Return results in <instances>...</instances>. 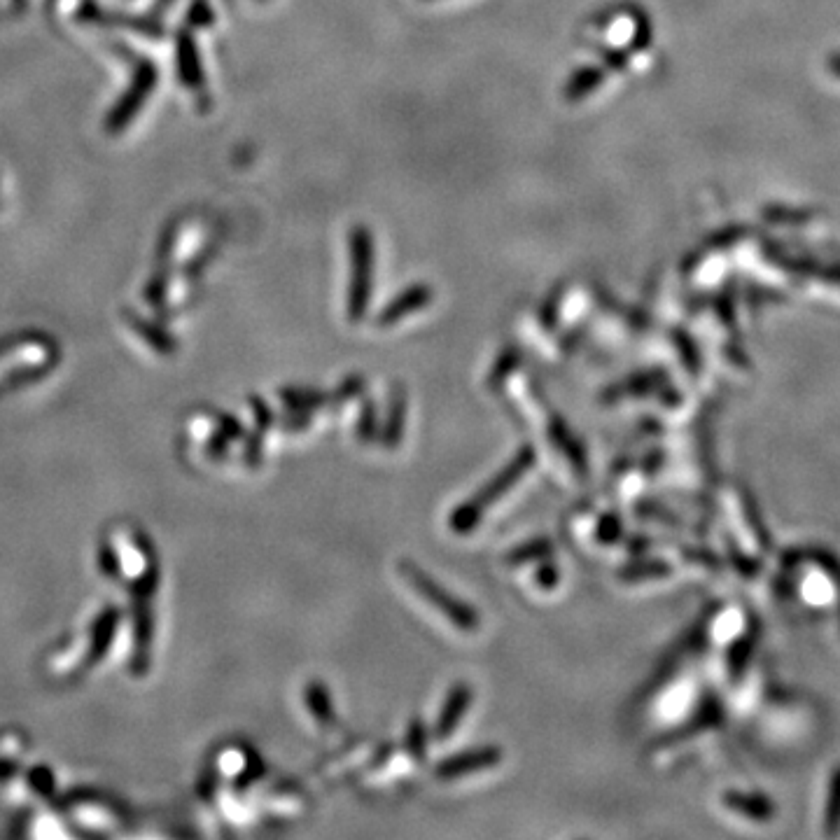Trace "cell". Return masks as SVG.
I'll list each match as a JSON object with an SVG mask.
<instances>
[{
    "label": "cell",
    "instance_id": "d6986e66",
    "mask_svg": "<svg viewBox=\"0 0 840 840\" xmlns=\"http://www.w3.org/2000/svg\"><path fill=\"white\" fill-rule=\"evenodd\" d=\"M558 579H560L558 567L553 565V563H549V560H546V563H542V567H539L537 574H535L537 586H542V588H553V586L558 584Z\"/></svg>",
    "mask_w": 840,
    "mask_h": 840
},
{
    "label": "cell",
    "instance_id": "3957f363",
    "mask_svg": "<svg viewBox=\"0 0 840 840\" xmlns=\"http://www.w3.org/2000/svg\"><path fill=\"white\" fill-rule=\"evenodd\" d=\"M399 574L406 579V584L416 588V591L420 593V598H423L425 602H430L432 607H437L455 628L467 630V633H472V630L479 628V623H481L479 612H476L472 605H467V602L455 598L451 591H446L439 581H434V577H430V574H427L423 567H418L416 563H413V560L404 558L402 563H399Z\"/></svg>",
    "mask_w": 840,
    "mask_h": 840
},
{
    "label": "cell",
    "instance_id": "7a4b0ae2",
    "mask_svg": "<svg viewBox=\"0 0 840 840\" xmlns=\"http://www.w3.org/2000/svg\"><path fill=\"white\" fill-rule=\"evenodd\" d=\"M350 280H348V320L360 322L369 308L371 287H374L376 248L371 231L364 224L350 229L348 234Z\"/></svg>",
    "mask_w": 840,
    "mask_h": 840
},
{
    "label": "cell",
    "instance_id": "ffe728a7",
    "mask_svg": "<svg viewBox=\"0 0 840 840\" xmlns=\"http://www.w3.org/2000/svg\"><path fill=\"white\" fill-rule=\"evenodd\" d=\"M308 423H311V416H308L306 411H292L290 409V413H287V416L283 418V425L292 432L304 430V427H308Z\"/></svg>",
    "mask_w": 840,
    "mask_h": 840
},
{
    "label": "cell",
    "instance_id": "5bb4252c",
    "mask_svg": "<svg viewBox=\"0 0 840 840\" xmlns=\"http://www.w3.org/2000/svg\"><path fill=\"white\" fill-rule=\"evenodd\" d=\"M665 572H668V567H665L663 563H658V560H654V563H637V565L623 567V570H619V579L621 581H642L647 577H658V574H665Z\"/></svg>",
    "mask_w": 840,
    "mask_h": 840
},
{
    "label": "cell",
    "instance_id": "8992f818",
    "mask_svg": "<svg viewBox=\"0 0 840 840\" xmlns=\"http://www.w3.org/2000/svg\"><path fill=\"white\" fill-rule=\"evenodd\" d=\"M472 698H474V691L469 684L460 682V684L453 686L451 693H448L446 700H444V705H441L437 726H434V738H437V740L451 738L455 726H458V721L465 717L469 705H472Z\"/></svg>",
    "mask_w": 840,
    "mask_h": 840
},
{
    "label": "cell",
    "instance_id": "9c48e42d",
    "mask_svg": "<svg viewBox=\"0 0 840 840\" xmlns=\"http://www.w3.org/2000/svg\"><path fill=\"white\" fill-rule=\"evenodd\" d=\"M278 395L287 404V409L306 411V413L320 409V406H325L329 402V397L325 395V392L308 390V388H285V390H280Z\"/></svg>",
    "mask_w": 840,
    "mask_h": 840
},
{
    "label": "cell",
    "instance_id": "30bf717a",
    "mask_svg": "<svg viewBox=\"0 0 840 840\" xmlns=\"http://www.w3.org/2000/svg\"><path fill=\"white\" fill-rule=\"evenodd\" d=\"M306 707L308 712L313 714L315 719L320 721V724H332L334 721V707H332V698H329V691L327 686L322 682H311L306 686Z\"/></svg>",
    "mask_w": 840,
    "mask_h": 840
},
{
    "label": "cell",
    "instance_id": "2e32d148",
    "mask_svg": "<svg viewBox=\"0 0 840 840\" xmlns=\"http://www.w3.org/2000/svg\"><path fill=\"white\" fill-rule=\"evenodd\" d=\"M362 390H364V378L362 376H348L346 381H343L339 388L334 390V395L329 397V402L343 404V402H348V399H353L355 395H360Z\"/></svg>",
    "mask_w": 840,
    "mask_h": 840
},
{
    "label": "cell",
    "instance_id": "ba28073f",
    "mask_svg": "<svg viewBox=\"0 0 840 840\" xmlns=\"http://www.w3.org/2000/svg\"><path fill=\"white\" fill-rule=\"evenodd\" d=\"M404 423H406V392H404V385L397 383L395 390H390L388 416H385V423L381 427V441L385 448H395L399 441H402Z\"/></svg>",
    "mask_w": 840,
    "mask_h": 840
},
{
    "label": "cell",
    "instance_id": "6da1fadb",
    "mask_svg": "<svg viewBox=\"0 0 840 840\" xmlns=\"http://www.w3.org/2000/svg\"><path fill=\"white\" fill-rule=\"evenodd\" d=\"M535 460H537V453L530 444L518 448L514 458H511L507 465H504L500 472H497L493 479L486 483V486H481L472 497H469L467 502H462L460 507L453 511L451 528L455 532H460V535H467V532H472L476 525L481 523L483 514H486V511L493 507V504L500 500L502 495H507L509 490L514 488L516 483L530 472L532 465H535Z\"/></svg>",
    "mask_w": 840,
    "mask_h": 840
},
{
    "label": "cell",
    "instance_id": "5b68a950",
    "mask_svg": "<svg viewBox=\"0 0 840 840\" xmlns=\"http://www.w3.org/2000/svg\"><path fill=\"white\" fill-rule=\"evenodd\" d=\"M432 297H434V290L425 283H416V285L406 287V290L399 292L390 304L383 306V311L378 313V318H376V325L378 327L397 325V322H402L406 315L416 313L427 304H432Z\"/></svg>",
    "mask_w": 840,
    "mask_h": 840
},
{
    "label": "cell",
    "instance_id": "52a82bcc",
    "mask_svg": "<svg viewBox=\"0 0 840 840\" xmlns=\"http://www.w3.org/2000/svg\"><path fill=\"white\" fill-rule=\"evenodd\" d=\"M549 437L553 441V446H556L558 451L565 453V458L570 460V465L574 467V472L584 476L586 474V467H588L586 451H584V446H581V441L570 432V427L565 425L563 418H558V416L551 418V423H549Z\"/></svg>",
    "mask_w": 840,
    "mask_h": 840
},
{
    "label": "cell",
    "instance_id": "277c9868",
    "mask_svg": "<svg viewBox=\"0 0 840 840\" xmlns=\"http://www.w3.org/2000/svg\"><path fill=\"white\" fill-rule=\"evenodd\" d=\"M500 761H502V749L495 745L469 749V752H458V754L448 756V759H441L437 766H434V775H437L439 780H453V777L472 775V773H479V770L495 768Z\"/></svg>",
    "mask_w": 840,
    "mask_h": 840
},
{
    "label": "cell",
    "instance_id": "e0dca14e",
    "mask_svg": "<svg viewBox=\"0 0 840 840\" xmlns=\"http://www.w3.org/2000/svg\"><path fill=\"white\" fill-rule=\"evenodd\" d=\"M516 364H518V353H516V350H511V353H502V357H500V360H497V364L493 367V374H490V378H488L490 388H497V385H500V381H504V378L509 376V371L514 369Z\"/></svg>",
    "mask_w": 840,
    "mask_h": 840
},
{
    "label": "cell",
    "instance_id": "ac0fdd59",
    "mask_svg": "<svg viewBox=\"0 0 840 840\" xmlns=\"http://www.w3.org/2000/svg\"><path fill=\"white\" fill-rule=\"evenodd\" d=\"M595 535H598L600 542L612 544L614 539H619V535H621V521L612 514L602 516L600 523H598V530H595Z\"/></svg>",
    "mask_w": 840,
    "mask_h": 840
},
{
    "label": "cell",
    "instance_id": "9a60e30c",
    "mask_svg": "<svg viewBox=\"0 0 840 840\" xmlns=\"http://www.w3.org/2000/svg\"><path fill=\"white\" fill-rule=\"evenodd\" d=\"M376 420H378L376 404L367 402L360 413V420H357V437H360V441H364V444L376 437Z\"/></svg>",
    "mask_w": 840,
    "mask_h": 840
},
{
    "label": "cell",
    "instance_id": "8fae6325",
    "mask_svg": "<svg viewBox=\"0 0 840 840\" xmlns=\"http://www.w3.org/2000/svg\"><path fill=\"white\" fill-rule=\"evenodd\" d=\"M553 556V542L549 537H537V539H530V542H525L521 546H516V549H511L507 553V563L509 565H523V563H532V560H549Z\"/></svg>",
    "mask_w": 840,
    "mask_h": 840
},
{
    "label": "cell",
    "instance_id": "7c38bea8",
    "mask_svg": "<svg viewBox=\"0 0 840 840\" xmlns=\"http://www.w3.org/2000/svg\"><path fill=\"white\" fill-rule=\"evenodd\" d=\"M602 77H605V75H602V70L595 68V66L577 70V73L570 77V82H567L565 96L570 98V101H581V98H586L593 89L600 87Z\"/></svg>",
    "mask_w": 840,
    "mask_h": 840
},
{
    "label": "cell",
    "instance_id": "4fadbf2b",
    "mask_svg": "<svg viewBox=\"0 0 840 840\" xmlns=\"http://www.w3.org/2000/svg\"><path fill=\"white\" fill-rule=\"evenodd\" d=\"M406 752L416 761H423L427 754V728L418 717L409 721V733H406Z\"/></svg>",
    "mask_w": 840,
    "mask_h": 840
}]
</instances>
